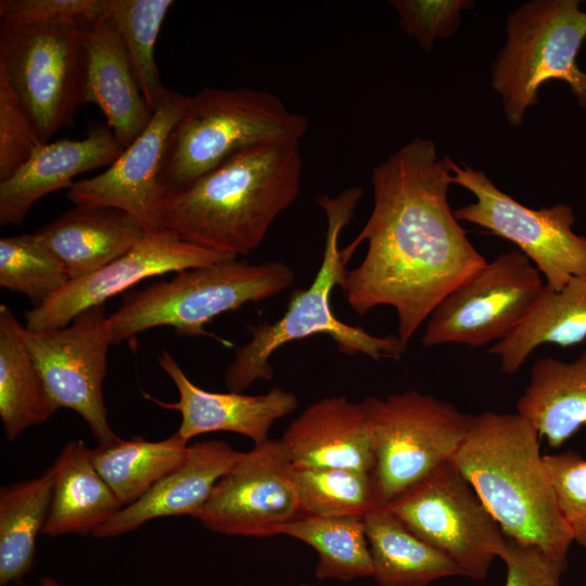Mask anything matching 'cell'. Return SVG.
<instances>
[{"label": "cell", "mask_w": 586, "mask_h": 586, "mask_svg": "<svg viewBox=\"0 0 586 586\" xmlns=\"http://www.w3.org/2000/svg\"><path fill=\"white\" fill-rule=\"evenodd\" d=\"M515 407L550 447L563 445L586 425V348L571 361L536 360Z\"/></svg>", "instance_id": "cb8c5ba5"}, {"label": "cell", "mask_w": 586, "mask_h": 586, "mask_svg": "<svg viewBox=\"0 0 586 586\" xmlns=\"http://www.w3.org/2000/svg\"><path fill=\"white\" fill-rule=\"evenodd\" d=\"M158 365L175 383L179 399L164 403L149 398L163 408L180 412L181 424L177 432L187 442L204 433L226 431L259 444L269 438L271 425L293 412L298 404L295 394L280 387L262 395L203 390L187 377L166 351L158 355Z\"/></svg>", "instance_id": "e0dca14e"}, {"label": "cell", "mask_w": 586, "mask_h": 586, "mask_svg": "<svg viewBox=\"0 0 586 586\" xmlns=\"http://www.w3.org/2000/svg\"><path fill=\"white\" fill-rule=\"evenodd\" d=\"M124 151L106 125L92 126L81 140L40 143L28 161L0 182V225H20L35 202L71 189L73 179L94 168L110 166Z\"/></svg>", "instance_id": "d6986e66"}, {"label": "cell", "mask_w": 586, "mask_h": 586, "mask_svg": "<svg viewBox=\"0 0 586 586\" xmlns=\"http://www.w3.org/2000/svg\"><path fill=\"white\" fill-rule=\"evenodd\" d=\"M86 73L82 104L98 105L126 149L150 124L146 104L123 40L111 17L84 30Z\"/></svg>", "instance_id": "44dd1931"}, {"label": "cell", "mask_w": 586, "mask_h": 586, "mask_svg": "<svg viewBox=\"0 0 586 586\" xmlns=\"http://www.w3.org/2000/svg\"><path fill=\"white\" fill-rule=\"evenodd\" d=\"M38 586H66V585L61 584L60 582H58L56 579H54V578L51 577V576H43V577L39 581V585H38Z\"/></svg>", "instance_id": "f35d334b"}, {"label": "cell", "mask_w": 586, "mask_h": 586, "mask_svg": "<svg viewBox=\"0 0 586 586\" xmlns=\"http://www.w3.org/2000/svg\"><path fill=\"white\" fill-rule=\"evenodd\" d=\"M53 471L1 487L0 586L21 584L35 562L36 539L47 521Z\"/></svg>", "instance_id": "83f0119b"}, {"label": "cell", "mask_w": 586, "mask_h": 586, "mask_svg": "<svg viewBox=\"0 0 586 586\" xmlns=\"http://www.w3.org/2000/svg\"><path fill=\"white\" fill-rule=\"evenodd\" d=\"M69 281L62 263L34 233L0 240V286L42 305Z\"/></svg>", "instance_id": "d6a6232c"}, {"label": "cell", "mask_w": 586, "mask_h": 586, "mask_svg": "<svg viewBox=\"0 0 586 586\" xmlns=\"http://www.w3.org/2000/svg\"><path fill=\"white\" fill-rule=\"evenodd\" d=\"M0 72L46 143L73 125L82 105L84 30L1 22Z\"/></svg>", "instance_id": "9c48e42d"}, {"label": "cell", "mask_w": 586, "mask_h": 586, "mask_svg": "<svg viewBox=\"0 0 586 586\" xmlns=\"http://www.w3.org/2000/svg\"><path fill=\"white\" fill-rule=\"evenodd\" d=\"M53 492L43 535H88L123 506L91 462L81 440L69 441L51 466Z\"/></svg>", "instance_id": "603a6c76"}, {"label": "cell", "mask_w": 586, "mask_h": 586, "mask_svg": "<svg viewBox=\"0 0 586 586\" xmlns=\"http://www.w3.org/2000/svg\"><path fill=\"white\" fill-rule=\"evenodd\" d=\"M399 15V27L430 52L436 39L453 37L459 28L461 12L474 7L470 0H392Z\"/></svg>", "instance_id": "e575fe53"}, {"label": "cell", "mask_w": 586, "mask_h": 586, "mask_svg": "<svg viewBox=\"0 0 586 586\" xmlns=\"http://www.w3.org/2000/svg\"><path fill=\"white\" fill-rule=\"evenodd\" d=\"M281 441L294 467L373 473L375 442L364 402L323 397L291 422Z\"/></svg>", "instance_id": "ac0fdd59"}, {"label": "cell", "mask_w": 586, "mask_h": 586, "mask_svg": "<svg viewBox=\"0 0 586 586\" xmlns=\"http://www.w3.org/2000/svg\"><path fill=\"white\" fill-rule=\"evenodd\" d=\"M586 39V12L578 0L526 1L509 14L506 41L491 72L507 122L519 127L538 102L548 80L566 82L577 104L586 109V71L577 54Z\"/></svg>", "instance_id": "52a82bcc"}, {"label": "cell", "mask_w": 586, "mask_h": 586, "mask_svg": "<svg viewBox=\"0 0 586 586\" xmlns=\"http://www.w3.org/2000/svg\"><path fill=\"white\" fill-rule=\"evenodd\" d=\"M278 535L298 539L317 552L318 579L349 582L373 575L365 517L303 515L282 525Z\"/></svg>", "instance_id": "f546056e"}, {"label": "cell", "mask_w": 586, "mask_h": 586, "mask_svg": "<svg viewBox=\"0 0 586 586\" xmlns=\"http://www.w3.org/2000/svg\"><path fill=\"white\" fill-rule=\"evenodd\" d=\"M188 451V442L175 432L156 442L141 436L118 437L90 449V458L118 501L126 507L180 466Z\"/></svg>", "instance_id": "f1b7e54d"}, {"label": "cell", "mask_w": 586, "mask_h": 586, "mask_svg": "<svg viewBox=\"0 0 586 586\" xmlns=\"http://www.w3.org/2000/svg\"><path fill=\"white\" fill-rule=\"evenodd\" d=\"M146 229L124 211L76 205L34 234L62 263L69 280H77L125 255Z\"/></svg>", "instance_id": "7402d4cb"}, {"label": "cell", "mask_w": 586, "mask_h": 586, "mask_svg": "<svg viewBox=\"0 0 586 586\" xmlns=\"http://www.w3.org/2000/svg\"><path fill=\"white\" fill-rule=\"evenodd\" d=\"M302 174L301 141L247 148L189 184L167 189L158 228L209 251L246 256L296 200Z\"/></svg>", "instance_id": "7a4b0ae2"}, {"label": "cell", "mask_w": 586, "mask_h": 586, "mask_svg": "<svg viewBox=\"0 0 586 586\" xmlns=\"http://www.w3.org/2000/svg\"><path fill=\"white\" fill-rule=\"evenodd\" d=\"M25 340L55 405L76 411L99 444L118 438L103 399L107 352L113 344L104 305L84 310L61 329H25Z\"/></svg>", "instance_id": "4fadbf2b"}, {"label": "cell", "mask_w": 586, "mask_h": 586, "mask_svg": "<svg viewBox=\"0 0 586 586\" xmlns=\"http://www.w3.org/2000/svg\"><path fill=\"white\" fill-rule=\"evenodd\" d=\"M59 407L37 370L22 327L5 305H0V418L9 442L27 428L41 424Z\"/></svg>", "instance_id": "484cf974"}, {"label": "cell", "mask_w": 586, "mask_h": 586, "mask_svg": "<svg viewBox=\"0 0 586 586\" xmlns=\"http://www.w3.org/2000/svg\"><path fill=\"white\" fill-rule=\"evenodd\" d=\"M544 460L573 542L586 548V459L569 450L545 455Z\"/></svg>", "instance_id": "d590c367"}, {"label": "cell", "mask_w": 586, "mask_h": 586, "mask_svg": "<svg viewBox=\"0 0 586 586\" xmlns=\"http://www.w3.org/2000/svg\"><path fill=\"white\" fill-rule=\"evenodd\" d=\"M362 194L364 190L354 186L335 198L321 195L316 199L328 224L319 270L309 288L294 291L281 318L272 323L264 321L249 326L251 340L238 347L225 374L230 392L242 393L258 380H271L273 353L292 341L318 334L330 336L344 354H364L375 361L383 358L400 360L407 343L398 335L377 336L360 327L347 324L333 314L331 307L332 290L341 286L347 271L339 247L340 234L351 221Z\"/></svg>", "instance_id": "277c9868"}, {"label": "cell", "mask_w": 586, "mask_h": 586, "mask_svg": "<svg viewBox=\"0 0 586 586\" xmlns=\"http://www.w3.org/2000/svg\"><path fill=\"white\" fill-rule=\"evenodd\" d=\"M444 160L451 184L469 190L475 198L454 211L459 221L477 225L514 243L552 290L562 289L574 277L586 276V237L572 228L575 215L571 205L526 207L499 190L484 171L459 165L447 156Z\"/></svg>", "instance_id": "8fae6325"}, {"label": "cell", "mask_w": 586, "mask_h": 586, "mask_svg": "<svg viewBox=\"0 0 586 586\" xmlns=\"http://www.w3.org/2000/svg\"><path fill=\"white\" fill-rule=\"evenodd\" d=\"M114 0H1L0 18L17 25L85 30L110 17Z\"/></svg>", "instance_id": "836d02e7"}, {"label": "cell", "mask_w": 586, "mask_h": 586, "mask_svg": "<svg viewBox=\"0 0 586 586\" xmlns=\"http://www.w3.org/2000/svg\"><path fill=\"white\" fill-rule=\"evenodd\" d=\"M291 474L304 515L366 517L384 507L373 473L292 464Z\"/></svg>", "instance_id": "4dcf8cb0"}, {"label": "cell", "mask_w": 586, "mask_h": 586, "mask_svg": "<svg viewBox=\"0 0 586 586\" xmlns=\"http://www.w3.org/2000/svg\"><path fill=\"white\" fill-rule=\"evenodd\" d=\"M362 402L372 423L373 475L384 506L448 462L472 418L449 402L413 390Z\"/></svg>", "instance_id": "ba28073f"}, {"label": "cell", "mask_w": 586, "mask_h": 586, "mask_svg": "<svg viewBox=\"0 0 586 586\" xmlns=\"http://www.w3.org/2000/svg\"><path fill=\"white\" fill-rule=\"evenodd\" d=\"M366 535L379 586H431L437 579L462 576L442 552L410 533L387 509L365 517Z\"/></svg>", "instance_id": "4316f807"}, {"label": "cell", "mask_w": 586, "mask_h": 586, "mask_svg": "<svg viewBox=\"0 0 586 586\" xmlns=\"http://www.w3.org/2000/svg\"><path fill=\"white\" fill-rule=\"evenodd\" d=\"M506 537L566 561L573 537L563 519L533 424L515 413L472 416L450 459Z\"/></svg>", "instance_id": "3957f363"}, {"label": "cell", "mask_w": 586, "mask_h": 586, "mask_svg": "<svg viewBox=\"0 0 586 586\" xmlns=\"http://www.w3.org/2000/svg\"><path fill=\"white\" fill-rule=\"evenodd\" d=\"M40 143L28 115L0 72V182L14 175Z\"/></svg>", "instance_id": "8d00e7d4"}, {"label": "cell", "mask_w": 586, "mask_h": 586, "mask_svg": "<svg viewBox=\"0 0 586 586\" xmlns=\"http://www.w3.org/2000/svg\"><path fill=\"white\" fill-rule=\"evenodd\" d=\"M297 586H310V585H307V584H300Z\"/></svg>", "instance_id": "ab89813d"}, {"label": "cell", "mask_w": 586, "mask_h": 586, "mask_svg": "<svg viewBox=\"0 0 586 586\" xmlns=\"http://www.w3.org/2000/svg\"><path fill=\"white\" fill-rule=\"evenodd\" d=\"M281 440L268 438L247 453L215 485L196 520L216 533L271 537L304 513Z\"/></svg>", "instance_id": "5bb4252c"}, {"label": "cell", "mask_w": 586, "mask_h": 586, "mask_svg": "<svg viewBox=\"0 0 586 586\" xmlns=\"http://www.w3.org/2000/svg\"><path fill=\"white\" fill-rule=\"evenodd\" d=\"M313 586H315V585H313Z\"/></svg>", "instance_id": "60d3db41"}, {"label": "cell", "mask_w": 586, "mask_h": 586, "mask_svg": "<svg viewBox=\"0 0 586 586\" xmlns=\"http://www.w3.org/2000/svg\"><path fill=\"white\" fill-rule=\"evenodd\" d=\"M308 127L306 116L289 111L271 92L204 88L189 98L169 136L161 183L184 187L247 148L301 141Z\"/></svg>", "instance_id": "5b68a950"}, {"label": "cell", "mask_w": 586, "mask_h": 586, "mask_svg": "<svg viewBox=\"0 0 586 586\" xmlns=\"http://www.w3.org/2000/svg\"><path fill=\"white\" fill-rule=\"evenodd\" d=\"M189 98L167 90L143 132L101 174L73 184L67 198L76 205L114 207L158 228V208L167 189L161 168L169 136Z\"/></svg>", "instance_id": "2e32d148"}, {"label": "cell", "mask_w": 586, "mask_h": 586, "mask_svg": "<svg viewBox=\"0 0 586 586\" xmlns=\"http://www.w3.org/2000/svg\"><path fill=\"white\" fill-rule=\"evenodd\" d=\"M293 269L282 262L249 264L237 258L187 269L169 281L129 295L107 317L113 344L156 327L186 336H215L205 326L217 316L258 303L288 289Z\"/></svg>", "instance_id": "8992f818"}, {"label": "cell", "mask_w": 586, "mask_h": 586, "mask_svg": "<svg viewBox=\"0 0 586 586\" xmlns=\"http://www.w3.org/2000/svg\"><path fill=\"white\" fill-rule=\"evenodd\" d=\"M171 0H114L113 21L129 56L142 95L154 111L167 89L154 61V47Z\"/></svg>", "instance_id": "1f68e13d"}, {"label": "cell", "mask_w": 586, "mask_h": 586, "mask_svg": "<svg viewBox=\"0 0 586 586\" xmlns=\"http://www.w3.org/2000/svg\"><path fill=\"white\" fill-rule=\"evenodd\" d=\"M506 564L505 586H560L566 561H558L540 549L507 537L499 557Z\"/></svg>", "instance_id": "74e56055"}, {"label": "cell", "mask_w": 586, "mask_h": 586, "mask_svg": "<svg viewBox=\"0 0 586 586\" xmlns=\"http://www.w3.org/2000/svg\"><path fill=\"white\" fill-rule=\"evenodd\" d=\"M230 258L237 257L203 249L163 228H148L125 255L85 278L69 280L42 305L28 310L25 329L47 332L64 328L84 310L104 305L110 297L146 278Z\"/></svg>", "instance_id": "9a60e30c"}, {"label": "cell", "mask_w": 586, "mask_h": 586, "mask_svg": "<svg viewBox=\"0 0 586 586\" xmlns=\"http://www.w3.org/2000/svg\"><path fill=\"white\" fill-rule=\"evenodd\" d=\"M544 285L542 273L522 252L500 254L442 300L425 322L421 342L425 347L495 344L525 320Z\"/></svg>", "instance_id": "7c38bea8"}, {"label": "cell", "mask_w": 586, "mask_h": 586, "mask_svg": "<svg viewBox=\"0 0 586 586\" xmlns=\"http://www.w3.org/2000/svg\"><path fill=\"white\" fill-rule=\"evenodd\" d=\"M384 508L454 562L462 576L474 581L486 578L507 542L475 489L450 460Z\"/></svg>", "instance_id": "30bf717a"}, {"label": "cell", "mask_w": 586, "mask_h": 586, "mask_svg": "<svg viewBox=\"0 0 586 586\" xmlns=\"http://www.w3.org/2000/svg\"><path fill=\"white\" fill-rule=\"evenodd\" d=\"M371 182V214L340 251L345 264L364 242L367 252L340 288L359 315L394 308L398 336L408 343L442 300L487 260L450 208V171L433 141L418 137L403 145L373 167Z\"/></svg>", "instance_id": "6da1fadb"}, {"label": "cell", "mask_w": 586, "mask_h": 586, "mask_svg": "<svg viewBox=\"0 0 586 586\" xmlns=\"http://www.w3.org/2000/svg\"><path fill=\"white\" fill-rule=\"evenodd\" d=\"M586 340V276L572 278L562 289L544 285L525 320L488 352L500 369L514 374L542 345L569 347Z\"/></svg>", "instance_id": "d4e9b609"}, {"label": "cell", "mask_w": 586, "mask_h": 586, "mask_svg": "<svg viewBox=\"0 0 586 586\" xmlns=\"http://www.w3.org/2000/svg\"><path fill=\"white\" fill-rule=\"evenodd\" d=\"M242 455L225 441H202L189 445L188 456L180 466L138 500L117 511L92 533V537L119 536L161 517L190 515L196 519L216 483Z\"/></svg>", "instance_id": "ffe728a7"}]
</instances>
